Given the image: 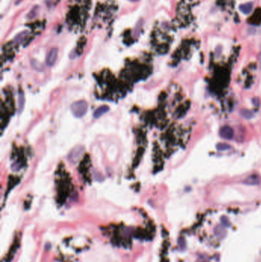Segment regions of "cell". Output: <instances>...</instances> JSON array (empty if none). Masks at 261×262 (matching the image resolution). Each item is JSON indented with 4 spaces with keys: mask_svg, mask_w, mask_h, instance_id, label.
<instances>
[{
    "mask_svg": "<svg viewBox=\"0 0 261 262\" xmlns=\"http://www.w3.org/2000/svg\"><path fill=\"white\" fill-rule=\"evenodd\" d=\"M88 109V104L85 101H78L73 103L71 106V110L74 116L78 118L83 117Z\"/></svg>",
    "mask_w": 261,
    "mask_h": 262,
    "instance_id": "obj_1",
    "label": "cell"
},
{
    "mask_svg": "<svg viewBox=\"0 0 261 262\" xmlns=\"http://www.w3.org/2000/svg\"><path fill=\"white\" fill-rule=\"evenodd\" d=\"M84 151H85V148H84V146L78 145V146H74L70 151L68 156H67V159H68L69 162L72 163V164L78 163L80 161V160H81L83 154L84 153Z\"/></svg>",
    "mask_w": 261,
    "mask_h": 262,
    "instance_id": "obj_2",
    "label": "cell"
},
{
    "mask_svg": "<svg viewBox=\"0 0 261 262\" xmlns=\"http://www.w3.org/2000/svg\"><path fill=\"white\" fill-rule=\"evenodd\" d=\"M58 49L56 48H51L48 52V55L46 57V63L49 67L54 66L58 59Z\"/></svg>",
    "mask_w": 261,
    "mask_h": 262,
    "instance_id": "obj_3",
    "label": "cell"
},
{
    "mask_svg": "<svg viewBox=\"0 0 261 262\" xmlns=\"http://www.w3.org/2000/svg\"><path fill=\"white\" fill-rule=\"evenodd\" d=\"M234 135L233 128L229 126H224L220 130V136L225 140H231Z\"/></svg>",
    "mask_w": 261,
    "mask_h": 262,
    "instance_id": "obj_4",
    "label": "cell"
},
{
    "mask_svg": "<svg viewBox=\"0 0 261 262\" xmlns=\"http://www.w3.org/2000/svg\"><path fill=\"white\" fill-rule=\"evenodd\" d=\"M109 110L110 109L106 105L100 106V107H99L98 108H96V110L94 111V113H93V117L96 118V119H98V118L102 116L103 114L107 113V112L109 111Z\"/></svg>",
    "mask_w": 261,
    "mask_h": 262,
    "instance_id": "obj_5",
    "label": "cell"
},
{
    "mask_svg": "<svg viewBox=\"0 0 261 262\" xmlns=\"http://www.w3.org/2000/svg\"><path fill=\"white\" fill-rule=\"evenodd\" d=\"M253 8V2H247V3L242 4L239 6V9L243 14L248 15L252 12Z\"/></svg>",
    "mask_w": 261,
    "mask_h": 262,
    "instance_id": "obj_6",
    "label": "cell"
},
{
    "mask_svg": "<svg viewBox=\"0 0 261 262\" xmlns=\"http://www.w3.org/2000/svg\"><path fill=\"white\" fill-rule=\"evenodd\" d=\"M244 183L247 185H252V186L257 185L259 183V178L256 175H251L246 179Z\"/></svg>",
    "mask_w": 261,
    "mask_h": 262,
    "instance_id": "obj_7",
    "label": "cell"
},
{
    "mask_svg": "<svg viewBox=\"0 0 261 262\" xmlns=\"http://www.w3.org/2000/svg\"><path fill=\"white\" fill-rule=\"evenodd\" d=\"M28 31H21V32H19V34L16 35V36L15 37V39H14V42L16 44L21 43V42H22V41H23L24 39L26 38V36L28 35Z\"/></svg>",
    "mask_w": 261,
    "mask_h": 262,
    "instance_id": "obj_8",
    "label": "cell"
},
{
    "mask_svg": "<svg viewBox=\"0 0 261 262\" xmlns=\"http://www.w3.org/2000/svg\"><path fill=\"white\" fill-rule=\"evenodd\" d=\"M31 64L33 68L37 72H43L44 71V66L42 65V64L36 59H32Z\"/></svg>",
    "mask_w": 261,
    "mask_h": 262,
    "instance_id": "obj_9",
    "label": "cell"
},
{
    "mask_svg": "<svg viewBox=\"0 0 261 262\" xmlns=\"http://www.w3.org/2000/svg\"><path fill=\"white\" fill-rule=\"evenodd\" d=\"M215 234L218 238H224L226 234V230L223 225H219L215 228Z\"/></svg>",
    "mask_w": 261,
    "mask_h": 262,
    "instance_id": "obj_10",
    "label": "cell"
},
{
    "mask_svg": "<svg viewBox=\"0 0 261 262\" xmlns=\"http://www.w3.org/2000/svg\"><path fill=\"white\" fill-rule=\"evenodd\" d=\"M38 12H39V6H34L31 10H30L28 14L27 15V18L29 19H34V18H35L36 16H38Z\"/></svg>",
    "mask_w": 261,
    "mask_h": 262,
    "instance_id": "obj_11",
    "label": "cell"
},
{
    "mask_svg": "<svg viewBox=\"0 0 261 262\" xmlns=\"http://www.w3.org/2000/svg\"><path fill=\"white\" fill-rule=\"evenodd\" d=\"M241 116H242L243 117L245 118V119H250V118L253 117V112L247 110V109H243V110H241Z\"/></svg>",
    "mask_w": 261,
    "mask_h": 262,
    "instance_id": "obj_12",
    "label": "cell"
},
{
    "mask_svg": "<svg viewBox=\"0 0 261 262\" xmlns=\"http://www.w3.org/2000/svg\"><path fill=\"white\" fill-rule=\"evenodd\" d=\"M24 104H25V98H24V94L21 93L19 97V113H21L23 110Z\"/></svg>",
    "mask_w": 261,
    "mask_h": 262,
    "instance_id": "obj_13",
    "label": "cell"
},
{
    "mask_svg": "<svg viewBox=\"0 0 261 262\" xmlns=\"http://www.w3.org/2000/svg\"><path fill=\"white\" fill-rule=\"evenodd\" d=\"M217 149H218V150H219V151L228 150V149H230V145L227 144V143H218V145H217Z\"/></svg>",
    "mask_w": 261,
    "mask_h": 262,
    "instance_id": "obj_14",
    "label": "cell"
},
{
    "mask_svg": "<svg viewBox=\"0 0 261 262\" xmlns=\"http://www.w3.org/2000/svg\"><path fill=\"white\" fill-rule=\"evenodd\" d=\"M143 19H140V21H139L138 22H137L136 25V28H135V31H134V33H135L136 35H138L139 33L140 32V30H141V28L143 27Z\"/></svg>",
    "mask_w": 261,
    "mask_h": 262,
    "instance_id": "obj_15",
    "label": "cell"
},
{
    "mask_svg": "<svg viewBox=\"0 0 261 262\" xmlns=\"http://www.w3.org/2000/svg\"><path fill=\"white\" fill-rule=\"evenodd\" d=\"M221 223H222L223 226L224 227H229L230 226V222H229L228 219H227V217H225V216H223L222 218H221Z\"/></svg>",
    "mask_w": 261,
    "mask_h": 262,
    "instance_id": "obj_16",
    "label": "cell"
},
{
    "mask_svg": "<svg viewBox=\"0 0 261 262\" xmlns=\"http://www.w3.org/2000/svg\"><path fill=\"white\" fill-rule=\"evenodd\" d=\"M22 1H23V0H16V5H19V4H20L21 2H22Z\"/></svg>",
    "mask_w": 261,
    "mask_h": 262,
    "instance_id": "obj_17",
    "label": "cell"
},
{
    "mask_svg": "<svg viewBox=\"0 0 261 262\" xmlns=\"http://www.w3.org/2000/svg\"><path fill=\"white\" fill-rule=\"evenodd\" d=\"M259 68H260V69H261V53H260V54H259Z\"/></svg>",
    "mask_w": 261,
    "mask_h": 262,
    "instance_id": "obj_18",
    "label": "cell"
},
{
    "mask_svg": "<svg viewBox=\"0 0 261 262\" xmlns=\"http://www.w3.org/2000/svg\"><path fill=\"white\" fill-rule=\"evenodd\" d=\"M129 1H130V2H138V1H140V0H129Z\"/></svg>",
    "mask_w": 261,
    "mask_h": 262,
    "instance_id": "obj_19",
    "label": "cell"
}]
</instances>
